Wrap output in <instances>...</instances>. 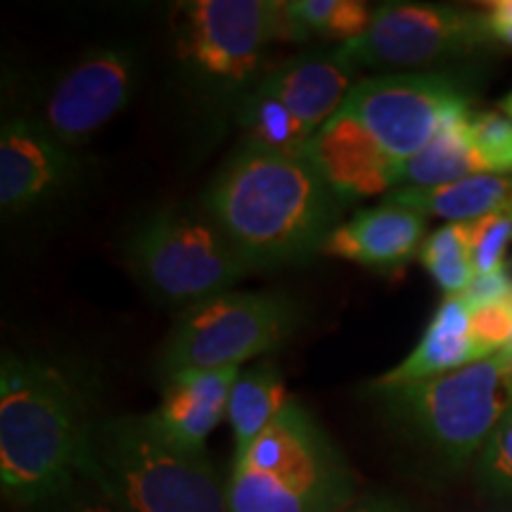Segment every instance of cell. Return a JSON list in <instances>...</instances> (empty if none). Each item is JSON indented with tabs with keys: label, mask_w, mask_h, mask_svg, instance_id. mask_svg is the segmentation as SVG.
Masks as SVG:
<instances>
[{
	"label": "cell",
	"mask_w": 512,
	"mask_h": 512,
	"mask_svg": "<svg viewBox=\"0 0 512 512\" xmlns=\"http://www.w3.org/2000/svg\"><path fill=\"white\" fill-rule=\"evenodd\" d=\"M202 207L261 271L323 252L344 202L306 155L242 140L204 192Z\"/></svg>",
	"instance_id": "obj_1"
},
{
	"label": "cell",
	"mask_w": 512,
	"mask_h": 512,
	"mask_svg": "<svg viewBox=\"0 0 512 512\" xmlns=\"http://www.w3.org/2000/svg\"><path fill=\"white\" fill-rule=\"evenodd\" d=\"M86 392L55 363L5 351L0 363V484L29 508L79 477L91 427Z\"/></svg>",
	"instance_id": "obj_2"
},
{
	"label": "cell",
	"mask_w": 512,
	"mask_h": 512,
	"mask_svg": "<svg viewBox=\"0 0 512 512\" xmlns=\"http://www.w3.org/2000/svg\"><path fill=\"white\" fill-rule=\"evenodd\" d=\"M79 475L128 512H228V482L209 453L178 444L152 413L93 420Z\"/></svg>",
	"instance_id": "obj_3"
},
{
	"label": "cell",
	"mask_w": 512,
	"mask_h": 512,
	"mask_svg": "<svg viewBox=\"0 0 512 512\" xmlns=\"http://www.w3.org/2000/svg\"><path fill=\"white\" fill-rule=\"evenodd\" d=\"M356 496L347 458L294 396L228 477V512H335Z\"/></svg>",
	"instance_id": "obj_4"
},
{
	"label": "cell",
	"mask_w": 512,
	"mask_h": 512,
	"mask_svg": "<svg viewBox=\"0 0 512 512\" xmlns=\"http://www.w3.org/2000/svg\"><path fill=\"white\" fill-rule=\"evenodd\" d=\"M370 389L408 439L448 470H460L477 460L512 408V351L501 349L430 380Z\"/></svg>",
	"instance_id": "obj_5"
},
{
	"label": "cell",
	"mask_w": 512,
	"mask_h": 512,
	"mask_svg": "<svg viewBox=\"0 0 512 512\" xmlns=\"http://www.w3.org/2000/svg\"><path fill=\"white\" fill-rule=\"evenodd\" d=\"M183 72L216 102H235L261 81L271 43H302L283 0H192L174 10Z\"/></svg>",
	"instance_id": "obj_6"
},
{
	"label": "cell",
	"mask_w": 512,
	"mask_h": 512,
	"mask_svg": "<svg viewBox=\"0 0 512 512\" xmlns=\"http://www.w3.org/2000/svg\"><path fill=\"white\" fill-rule=\"evenodd\" d=\"M124 261L147 294L183 309L230 292L254 271L202 202L140 219L126 235Z\"/></svg>",
	"instance_id": "obj_7"
},
{
	"label": "cell",
	"mask_w": 512,
	"mask_h": 512,
	"mask_svg": "<svg viewBox=\"0 0 512 512\" xmlns=\"http://www.w3.org/2000/svg\"><path fill=\"white\" fill-rule=\"evenodd\" d=\"M299 311L283 292H223L178 313L162 344L157 373L164 380L185 370L240 368L283 347Z\"/></svg>",
	"instance_id": "obj_8"
},
{
	"label": "cell",
	"mask_w": 512,
	"mask_h": 512,
	"mask_svg": "<svg viewBox=\"0 0 512 512\" xmlns=\"http://www.w3.org/2000/svg\"><path fill=\"white\" fill-rule=\"evenodd\" d=\"M347 110L394 162L406 164L456 119L470 117V91L446 72L380 74L358 81Z\"/></svg>",
	"instance_id": "obj_9"
},
{
	"label": "cell",
	"mask_w": 512,
	"mask_h": 512,
	"mask_svg": "<svg viewBox=\"0 0 512 512\" xmlns=\"http://www.w3.org/2000/svg\"><path fill=\"white\" fill-rule=\"evenodd\" d=\"M494 43L486 12L432 3H382L366 34L342 50L358 69L401 74Z\"/></svg>",
	"instance_id": "obj_10"
},
{
	"label": "cell",
	"mask_w": 512,
	"mask_h": 512,
	"mask_svg": "<svg viewBox=\"0 0 512 512\" xmlns=\"http://www.w3.org/2000/svg\"><path fill=\"white\" fill-rule=\"evenodd\" d=\"M138 72V53L131 46L88 50L53 83L36 121L74 150L126 110L138 88Z\"/></svg>",
	"instance_id": "obj_11"
},
{
	"label": "cell",
	"mask_w": 512,
	"mask_h": 512,
	"mask_svg": "<svg viewBox=\"0 0 512 512\" xmlns=\"http://www.w3.org/2000/svg\"><path fill=\"white\" fill-rule=\"evenodd\" d=\"M79 178L72 147L36 119H8L0 133V207L5 214H29L62 197Z\"/></svg>",
	"instance_id": "obj_12"
},
{
	"label": "cell",
	"mask_w": 512,
	"mask_h": 512,
	"mask_svg": "<svg viewBox=\"0 0 512 512\" xmlns=\"http://www.w3.org/2000/svg\"><path fill=\"white\" fill-rule=\"evenodd\" d=\"M304 155L344 204L401 185L403 164L394 162L342 107L320 126Z\"/></svg>",
	"instance_id": "obj_13"
},
{
	"label": "cell",
	"mask_w": 512,
	"mask_h": 512,
	"mask_svg": "<svg viewBox=\"0 0 512 512\" xmlns=\"http://www.w3.org/2000/svg\"><path fill=\"white\" fill-rule=\"evenodd\" d=\"M361 69L342 46L335 50H306L275 64L256 83L278 98L311 136L344 105Z\"/></svg>",
	"instance_id": "obj_14"
},
{
	"label": "cell",
	"mask_w": 512,
	"mask_h": 512,
	"mask_svg": "<svg viewBox=\"0 0 512 512\" xmlns=\"http://www.w3.org/2000/svg\"><path fill=\"white\" fill-rule=\"evenodd\" d=\"M425 219L420 211L384 197L375 207L339 221L325 240L323 252L375 271H399L420 256L427 240Z\"/></svg>",
	"instance_id": "obj_15"
},
{
	"label": "cell",
	"mask_w": 512,
	"mask_h": 512,
	"mask_svg": "<svg viewBox=\"0 0 512 512\" xmlns=\"http://www.w3.org/2000/svg\"><path fill=\"white\" fill-rule=\"evenodd\" d=\"M240 370H185L164 380L162 403L152 411L159 427L181 446L207 451L209 434L228 415L230 392Z\"/></svg>",
	"instance_id": "obj_16"
},
{
	"label": "cell",
	"mask_w": 512,
	"mask_h": 512,
	"mask_svg": "<svg viewBox=\"0 0 512 512\" xmlns=\"http://www.w3.org/2000/svg\"><path fill=\"white\" fill-rule=\"evenodd\" d=\"M482 358L486 354L472 332V309L463 302V297H446L432 316L418 347L373 384L396 387V384L430 380Z\"/></svg>",
	"instance_id": "obj_17"
},
{
	"label": "cell",
	"mask_w": 512,
	"mask_h": 512,
	"mask_svg": "<svg viewBox=\"0 0 512 512\" xmlns=\"http://www.w3.org/2000/svg\"><path fill=\"white\" fill-rule=\"evenodd\" d=\"M387 200L420 211L422 216L472 223L512 207V176L482 174L437 188H399Z\"/></svg>",
	"instance_id": "obj_18"
},
{
	"label": "cell",
	"mask_w": 512,
	"mask_h": 512,
	"mask_svg": "<svg viewBox=\"0 0 512 512\" xmlns=\"http://www.w3.org/2000/svg\"><path fill=\"white\" fill-rule=\"evenodd\" d=\"M290 401L280 370L264 363L240 370L228 401V425L233 432V463L245 456L254 441L278 418Z\"/></svg>",
	"instance_id": "obj_19"
},
{
	"label": "cell",
	"mask_w": 512,
	"mask_h": 512,
	"mask_svg": "<svg viewBox=\"0 0 512 512\" xmlns=\"http://www.w3.org/2000/svg\"><path fill=\"white\" fill-rule=\"evenodd\" d=\"M470 119L451 121L430 145L408 159L401 171V188H437L489 174L470 138Z\"/></svg>",
	"instance_id": "obj_20"
},
{
	"label": "cell",
	"mask_w": 512,
	"mask_h": 512,
	"mask_svg": "<svg viewBox=\"0 0 512 512\" xmlns=\"http://www.w3.org/2000/svg\"><path fill=\"white\" fill-rule=\"evenodd\" d=\"M238 126L249 143L285 155H304L313 138L283 102L259 86H254L238 105Z\"/></svg>",
	"instance_id": "obj_21"
},
{
	"label": "cell",
	"mask_w": 512,
	"mask_h": 512,
	"mask_svg": "<svg viewBox=\"0 0 512 512\" xmlns=\"http://www.w3.org/2000/svg\"><path fill=\"white\" fill-rule=\"evenodd\" d=\"M290 15L299 38H325V41H356L366 34L373 10L363 0H287Z\"/></svg>",
	"instance_id": "obj_22"
},
{
	"label": "cell",
	"mask_w": 512,
	"mask_h": 512,
	"mask_svg": "<svg viewBox=\"0 0 512 512\" xmlns=\"http://www.w3.org/2000/svg\"><path fill=\"white\" fill-rule=\"evenodd\" d=\"M420 261L446 297H463L477 278L465 223H448L434 230L420 249Z\"/></svg>",
	"instance_id": "obj_23"
},
{
	"label": "cell",
	"mask_w": 512,
	"mask_h": 512,
	"mask_svg": "<svg viewBox=\"0 0 512 512\" xmlns=\"http://www.w3.org/2000/svg\"><path fill=\"white\" fill-rule=\"evenodd\" d=\"M467 245L477 278L505 271V252L512 242V207L465 223Z\"/></svg>",
	"instance_id": "obj_24"
},
{
	"label": "cell",
	"mask_w": 512,
	"mask_h": 512,
	"mask_svg": "<svg viewBox=\"0 0 512 512\" xmlns=\"http://www.w3.org/2000/svg\"><path fill=\"white\" fill-rule=\"evenodd\" d=\"M475 472L486 494L512 498V408L479 451Z\"/></svg>",
	"instance_id": "obj_25"
},
{
	"label": "cell",
	"mask_w": 512,
	"mask_h": 512,
	"mask_svg": "<svg viewBox=\"0 0 512 512\" xmlns=\"http://www.w3.org/2000/svg\"><path fill=\"white\" fill-rule=\"evenodd\" d=\"M470 138L489 174L512 176V121L503 114L484 112L470 119Z\"/></svg>",
	"instance_id": "obj_26"
},
{
	"label": "cell",
	"mask_w": 512,
	"mask_h": 512,
	"mask_svg": "<svg viewBox=\"0 0 512 512\" xmlns=\"http://www.w3.org/2000/svg\"><path fill=\"white\" fill-rule=\"evenodd\" d=\"M24 512H128L126 508L107 496L98 484L91 479L79 475L72 484L64 486L55 496L38 501Z\"/></svg>",
	"instance_id": "obj_27"
},
{
	"label": "cell",
	"mask_w": 512,
	"mask_h": 512,
	"mask_svg": "<svg viewBox=\"0 0 512 512\" xmlns=\"http://www.w3.org/2000/svg\"><path fill=\"white\" fill-rule=\"evenodd\" d=\"M489 29L494 41H501L512 48V0H496L486 10Z\"/></svg>",
	"instance_id": "obj_28"
},
{
	"label": "cell",
	"mask_w": 512,
	"mask_h": 512,
	"mask_svg": "<svg viewBox=\"0 0 512 512\" xmlns=\"http://www.w3.org/2000/svg\"><path fill=\"white\" fill-rule=\"evenodd\" d=\"M335 512H411V510L392 496L366 494V496H356L354 501L342 505V508Z\"/></svg>",
	"instance_id": "obj_29"
},
{
	"label": "cell",
	"mask_w": 512,
	"mask_h": 512,
	"mask_svg": "<svg viewBox=\"0 0 512 512\" xmlns=\"http://www.w3.org/2000/svg\"><path fill=\"white\" fill-rule=\"evenodd\" d=\"M501 110L505 112V117H508V119L512 121V93L501 102Z\"/></svg>",
	"instance_id": "obj_30"
},
{
	"label": "cell",
	"mask_w": 512,
	"mask_h": 512,
	"mask_svg": "<svg viewBox=\"0 0 512 512\" xmlns=\"http://www.w3.org/2000/svg\"><path fill=\"white\" fill-rule=\"evenodd\" d=\"M505 349H508V351H512V342H510V344H508V347H505Z\"/></svg>",
	"instance_id": "obj_31"
}]
</instances>
